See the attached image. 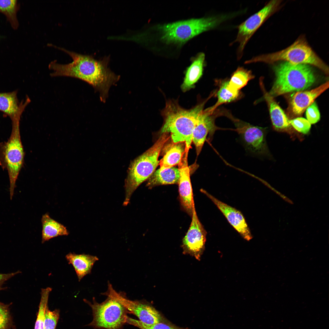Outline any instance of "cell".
<instances>
[{
  "label": "cell",
  "mask_w": 329,
  "mask_h": 329,
  "mask_svg": "<svg viewBox=\"0 0 329 329\" xmlns=\"http://www.w3.org/2000/svg\"><path fill=\"white\" fill-rule=\"evenodd\" d=\"M58 48L69 54L73 61L66 64H59L56 61L51 62L48 65L49 69L53 71L50 76L71 77L85 81L99 92L101 100L104 102L110 88L119 80V76L108 70L102 63L90 56Z\"/></svg>",
  "instance_id": "1"
},
{
  "label": "cell",
  "mask_w": 329,
  "mask_h": 329,
  "mask_svg": "<svg viewBox=\"0 0 329 329\" xmlns=\"http://www.w3.org/2000/svg\"><path fill=\"white\" fill-rule=\"evenodd\" d=\"M214 95L212 93L206 99L189 109L181 107L178 100L167 101L161 112L164 119L161 133H170L173 143H184L185 152L188 153L199 116L206 102Z\"/></svg>",
  "instance_id": "2"
},
{
  "label": "cell",
  "mask_w": 329,
  "mask_h": 329,
  "mask_svg": "<svg viewBox=\"0 0 329 329\" xmlns=\"http://www.w3.org/2000/svg\"><path fill=\"white\" fill-rule=\"evenodd\" d=\"M229 17L223 15L191 19L159 25L156 29L163 43L181 46L199 34L217 27Z\"/></svg>",
  "instance_id": "3"
},
{
  "label": "cell",
  "mask_w": 329,
  "mask_h": 329,
  "mask_svg": "<svg viewBox=\"0 0 329 329\" xmlns=\"http://www.w3.org/2000/svg\"><path fill=\"white\" fill-rule=\"evenodd\" d=\"M168 134H161L152 146L130 163L125 182L124 205L128 204L133 193L141 183L148 179L159 164L158 158L163 146L170 138Z\"/></svg>",
  "instance_id": "4"
},
{
  "label": "cell",
  "mask_w": 329,
  "mask_h": 329,
  "mask_svg": "<svg viewBox=\"0 0 329 329\" xmlns=\"http://www.w3.org/2000/svg\"><path fill=\"white\" fill-rule=\"evenodd\" d=\"M275 81L269 94L272 97L308 88L316 81L314 72L306 64L283 62L275 65Z\"/></svg>",
  "instance_id": "5"
},
{
  "label": "cell",
  "mask_w": 329,
  "mask_h": 329,
  "mask_svg": "<svg viewBox=\"0 0 329 329\" xmlns=\"http://www.w3.org/2000/svg\"><path fill=\"white\" fill-rule=\"evenodd\" d=\"M279 61L294 64L312 65L320 69L326 74L329 73L328 66L314 51L302 36L299 37L292 45L284 49L253 57L246 61L245 63L260 62L271 64Z\"/></svg>",
  "instance_id": "6"
},
{
  "label": "cell",
  "mask_w": 329,
  "mask_h": 329,
  "mask_svg": "<svg viewBox=\"0 0 329 329\" xmlns=\"http://www.w3.org/2000/svg\"><path fill=\"white\" fill-rule=\"evenodd\" d=\"M20 119L12 121L10 136L6 142L0 143V164L7 170L10 200L12 199L16 181L23 166L24 152L21 140Z\"/></svg>",
  "instance_id": "7"
},
{
  "label": "cell",
  "mask_w": 329,
  "mask_h": 329,
  "mask_svg": "<svg viewBox=\"0 0 329 329\" xmlns=\"http://www.w3.org/2000/svg\"><path fill=\"white\" fill-rule=\"evenodd\" d=\"M93 300L92 303L83 299L92 310L93 319L88 326L95 328L120 329L126 323L127 311L118 301L109 296L101 303L94 298Z\"/></svg>",
  "instance_id": "8"
},
{
  "label": "cell",
  "mask_w": 329,
  "mask_h": 329,
  "mask_svg": "<svg viewBox=\"0 0 329 329\" xmlns=\"http://www.w3.org/2000/svg\"><path fill=\"white\" fill-rule=\"evenodd\" d=\"M218 115L219 116H225L232 121L246 149L250 152L257 155L267 154L265 129L235 118L225 109H218Z\"/></svg>",
  "instance_id": "9"
},
{
  "label": "cell",
  "mask_w": 329,
  "mask_h": 329,
  "mask_svg": "<svg viewBox=\"0 0 329 329\" xmlns=\"http://www.w3.org/2000/svg\"><path fill=\"white\" fill-rule=\"evenodd\" d=\"M281 2L278 0L270 1L238 26L237 34L234 42L239 44L237 52L238 59L242 57L245 48L252 36L269 17L278 9Z\"/></svg>",
  "instance_id": "10"
},
{
  "label": "cell",
  "mask_w": 329,
  "mask_h": 329,
  "mask_svg": "<svg viewBox=\"0 0 329 329\" xmlns=\"http://www.w3.org/2000/svg\"><path fill=\"white\" fill-rule=\"evenodd\" d=\"M118 301L126 309L128 313L136 316L140 321L148 324H153L165 319L160 313L151 305L138 300L128 299L122 293H118L108 283V290L102 294Z\"/></svg>",
  "instance_id": "11"
},
{
  "label": "cell",
  "mask_w": 329,
  "mask_h": 329,
  "mask_svg": "<svg viewBox=\"0 0 329 329\" xmlns=\"http://www.w3.org/2000/svg\"><path fill=\"white\" fill-rule=\"evenodd\" d=\"M190 227L182 240L183 253L200 261L204 250L207 232L200 221L194 205Z\"/></svg>",
  "instance_id": "12"
},
{
  "label": "cell",
  "mask_w": 329,
  "mask_h": 329,
  "mask_svg": "<svg viewBox=\"0 0 329 329\" xmlns=\"http://www.w3.org/2000/svg\"><path fill=\"white\" fill-rule=\"evenodd\" d=\"M260 83L267 104L274 129L278 132L286 133L293 139L297 138L300 140H302V135L293 128L290 123V120L283 111L273 97L265 90L262 79L260 80Z\"/></svg>",
  "instance_id": "13"
},
{
  "label": "cell",
  "mask_w": 329,
  "mask_h": 329,
  "mask_svg": "<svg viewBox=\"0 0 329 329\" xmlns=\"http://www.w3.org/2000/svg\"><path fill=\"white\" fill-rule=\"evenodd\" d=\"M201 191L217 206L229 223L244 239L247 241L252 239L250 231L241 212L219 200L205 190L202 189Z\"/></svg>",
  "instance_id": "14"
},
{
  "label": "cell",
  "mask_w": 329,
  "mask_h": 329,
  "mask_svg": "<svg viewBox=\"0 0 329 329\" xmlns=\"http://www.w3.org/2000/svg\"><path fill=\"white\" fill-rule=\"evenodd\" d=\"M216 117L208 108L203 110L200 114L198 122L194 129L192 141L196 147L197 156L200 153L207 135L210 139L218 128L215 125ZM209 136V137H210Z\"/></svg>",
  "instance_id": "15"
},
{
  "label": "cell",
  "mask_w": 329,
  "mask_h": 329,
  "mask_svg": "<svg viewBox=\"0 0 329 329\" xmlns=\"http://www.w3.org/2000/svg\"><path fill=\"white\" fill-rule=\"evenodd\" d=\"M188 154L184 152L179 164L180 176L178 182L179 193L181 206L189 214L192 216L194 204L190 181V170L188 164Z\"/></svg>",
  "instance_id": "16"
},
{
  "label": "cell",
  "mask_w": 329,
  "mask_h": 329,
  "mask_svg": "<svg viewBox=\"0 0 329 329\" xmlns=\"http://www.w3.org/2000/svg\"><path fill=\"white\" fill-rule=\"evenodd\" d=\"M329 87V82L309 91H299L291 97L288 108L291 118L301 116L314 100Z\"/></svg>",
  "instance_id": "17"
},
{
  "label": "cell",
  "mask_w": 329,
  "mask_h": 329,
  "mask_svg": "<svg viewBox=\"0 0 329 329\" xmlns=\"http://www.w3.org/2000/svg\"><path fill=\"white\" fill-rule=\"evenodd\" d=\"M17 91L0 93V111L8 116L11 120L21 117L26 107L30 102L28 98L19 103Z\"/></svg>",
  "instance_id": "18"
},
{
  "label": "cell",
  "mask_w": 329,
  "mask_h": 329,
  "mask_svg": "<svg viewBox=\"0 0 329 329\" xmlns=\"http://www.w3.org/2000/svg\"><path fill=\"white\" fill-rule=\"evenodd\" d=\"M205 55L203 52L197 54L192 60V63L187 69L181 88L184 92L190 90L203 74L205 63Z\"/></svg>",
  "instance_id": "19"
},
{
  "label": "cell",
  "mask_w": 329,
  "mask_h": 329,
  "mask_svg": "<svg viewBox=\"0 0 329 329\" xmlns=\"http://www.w3.org/2000/svg\"><path fill=\"white\" fill-rule=\"evenodd\" d=\"M65 258L69 264H72L73 267L79 281L84 276L91 273L94 264L98 260L95 256L71 252L67 254Z\"/></svg>",
  "instance_id": "20"
},
{
  "label": "cell",
  "mask_w": 329,
  "mask_h": 329,
  "mask_svg": "<svg viewBox=\"0 0 329 329\" xmlns=\"http://www.w3.org/2000/svg\"><path fill=\"white\" fill-rule=\"evenodd\" d=\"M42 243L60 236H67L69 232L63 225L51 218L48 214H43L41 219Z\"/></svg>",
  "instance_id": "21"
},
{
  "label": "cell",
  "mask_w": 329,
  "mask_h": 329,
  "mask_svg": "<svg viewBox=\"0 0 329 329\" xmlns=\"http://www.w3.org/2000/svg\"><path fill=\"white\" fill-rule=\"evenodd\" d=\"M180 176L179 168L172 167L163 170L159 169L148 178L146 185L151 188L158 185L176 184L178 183Z\"/></svg>",
  "instance_id": "22"
},
{
  "label": "cell",
  "mask_w": 329,
  "mask_h": 329,
  "mask_svg": "<svg viewBox=\"0 0 329 329\" xmlns=\"http://www.w3.org/2000/svg\"><path fill=\"white\" fill-rule=\"evenodd\" d=\"M183 143H174L168 147L159 161L160 169L163 170L179 164L183 157L185 148Z\"/></svg>",
  "instance_id": "23"
},
{
  "label": "cell",
  "mask_w": 329,
  "mask_h": 329,
  "mask_svg": "<svg viewBox=\"0 0 329 329\" xmlns=\"http://www.w3.org/2000/svg\"><path fill=\"white\" fill-rule=\"evenodd\" d=\"M241 94L239 91L234 90L230 87L229 81H223L221 82L219 89L217 92V102L214 105L208 108L210 111L213 112L219 105L239 99L241 97Z\"/></svg>",
  "instance_id": "24"
},
{
  "label": "cell",
  "mask_w": 329,
  "mask_h": 329,
  "mask_svg": "<svg viewBox=\"0 0 329 329\" xmlns=\"http://www.w3.org/2000/svg\"><path fill=\"white\" fill-rule=\"evenodd\" d=\"M253 78L251 71L242 67H239L233 73L229 81V85L232 89L239 91Z\"/></svg>",
  "instance_id": "25"
},
{
  "label": "cell",
  "mask_w": 329,
  "mask_h": 329,
  "mask_svg": "<svg viewBox=\"0 0 329 329\" xmlns=\"http://www.w3.org/2000/svg\"><path fill=\"white\" fill-rule=\"evenodd\" d=\"M17 8L16 0H0V12L6 16L14 29H17L18 26L16 16Z\"/></svg>",
  "instance_id": "26"
},
{
  "label": "cell",
  "mask_w": 329,
  "mask_h": 329,
  "mask_svg": "<svg viewBox=\"0 0 329 329\" xmlns=\"http://www.w3.org/2000/svg\"><path fill=\"white\" fill-rule=\"evenodd\" d=\"M126 323L140 329H188L187 327H180L171 323L165 319L153 324H148L128 317Z\"/></svg>",
  "instance_id": "27"
},
{
  "label": "cell",
  "mask_w": 329,
  "mask_h": 329,
  "mask_svg": "<svg viewBox=\"0 0 329 329\" xmlns=\"http://www.w3.org/2000/svg\"><path fill=\"white\" fill-rule=\"evenodd\" d=\"M52 290V288L49 287L41 289V299L34 329H44L45 310L48 306L49 296Z\"/></svg>",
  "instance_id": "28"
},
{
  "label": "cell",
  "mask_w": 329,
  "mask_h": 329,
  "mask_svg": "<svg viewBox=\"0 0 329 329\" xmlns=\"http://www.w3.org/2000/svg\"><path fill=\"white\" fill-rule=\"evenodd\" d=\"M10 305L0 302V329H11L14 327L10 312Z\"/></svg>",
  "instance_id": "29"
},
{
  "label": "cell",
  "mask_w": 329,
  "mask_h": 329,
  "mask_svg": "<svg viewBox=\"0 0 329 329\" xmlns=\"http://www.w3.org/2000/svg\"><path fill=\"white\" fill-rule=\"evenodd\" d=\"M60 310L58 309L51 311L48 306L45 311L44 329H55L59 317Z\"/></svg>",
  "instance_id": "30"
},
{
  "label": "cell",
  "mask_w": 329,
  "mask_h": 329,
  "mask_svg": "<svg viewBox=\"0 0 329 329\" xmlns=\"http://www.w3.org/2000/svg\"><path fill=\"white\" fill-rule=\"evenodd\" d=\"M290 122L293 128L300 134H307L311 127V124L307 119L302 117L291 119Z\"/></svg>",
  "instance_id": "31"
},
{
  "label": "cell",
  "mask_w": 329,
  "mask_h": 329,
  "mask_svg": "<svg viewBox=\"0 0 329 329\" xmlns=\"http://www.w3.org/2000/svg\"><path fill=\"white\" fill-rule=\"evenodd\" d=\"M306 116L307 120L311 124H315L319 121L320 114L315 102H313L307 108Z\"/></svg>",
  "instance_id": "32"
},
{
  "label": "cell",
  "mask_w": 329,
  "mask_h": 329,
  "mask_svg": "<svg viewBox=\"0 0 329 329\" xmlns=\"http://www.w3.org/2000/svg\"><path fill=\"white\" fill-rule=\"evenodd\" d=\"M20 272L19 271H18L15 272L9 273H0V291L5 289V288L2 287V285L6 281Z\"/></svg>",
  "instance_id": "33"
}]
</instances>
